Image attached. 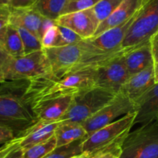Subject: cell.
<instances>
[{"mask_svg":"<svg viewBox=\"0 0 158 158\" xmlns=\"http://www.w3.org/2000/svg\"><path fill=\"white\" fill-rule=\"evenodd\" d=\"M94 71L69 72L61 76H47L29 80L25 97L31 108L43 102L59 98L71 97L95 87Z\"/></svg>","mask_w":158,"mask_h":158,"instance_id":"obj_1","label":"cell"},{"mask_svg":"<svg viewBox=\"0 0 158 158\" xmlns=\"http://www.w3.org/2000/svg\"><path fill=\"white\" fill-rule=\"evenodd\" d=\"M43 49L50 65L51 74L54 76L97 69L123 51L122 48L114 52H104L87 40H82L77 44Z\"/></svg>","mask_w":158,"mask_h":158,"instance_id":"obj_2","label":"cell"},{"mask_svg":"<svg viewBox=\"0 0 158 158\" xmlns=\"http://www.w3.org/2000/svg\"><path fill=\"white\" fill-rule=\"evenodd\" d=\"M29 80L0 83V126L10 130L16 137L38 122L25 97Z\"/></svg>","mask_w":158,"mask_h":158,"instance_id":"obj_3","label":"cell"},{"mask_svg":"<svg viewBox=\"0 0 158 158\" xmlns=\"http://www.w3.org/2000/svg\"><path fill=\"white\" fill-rule=\"evenodd\" d=\"M120 158H158V121L140 125L130 132L122 144Z\"/></svg>","mask_w":158,"mask_h":158,"instance_id":"obj_4","label":"cell"},{"mask_svg":"<svg viewBox=\"0 0 158 158\" xmlns=\"http://www.w3.org/2000/svg\"><path fill=\"white\" fill-rule=\"evenodd\" d=\"M116 94L94 87L73 98L69 109L60 122L82 123L109 103Z\"/></svg>","mask_w":158,"mask_h":158,"instance_id":"obj_5","label":"cell"},{"mask_svg":"<svg viewBox=\"0 0 158 158\" xmlns=\"http://www.w3.org/2000/svg\"><path fill=\"white\" fill-rule=\"evenodd\" d=\"M136 116V112L127 114L86 137L82 145L83 154H86L89 158L95 153L125 138L135 124Z\"/></svg>","mask_w":158,"mask_h":158,"instance_id":"obj_6","label":"cell"},{"mask_svg":"<svg viewBox=\"0 0 158 158\" xmlns=\"http://www.w3.org/2000/svg\"><path fill=\"white\" fill-rule=\"evenodd\" d=\"M158 32V0H141V6L122 43L123 49L150 41Z\"/></svg>","mask_w":158,"mask_h":158,"instance_id":"obj_7","label":"cell"},{"mask_svg":"<svg viewBox=\"0 0 158 158\" xmlns=\"http://www.w3.org/2000/svg\"><path fill=\"white\" fill-rule=\"evenodd\" d=\"M52 73L43 49L19 57H12L6 73V81L31 80Z\"/></svg>","mask_w":158,"mask_h":158,"instance_id":"obj_8","label":"cell"},{"mask_svg":"<svg viewBox=\"0 0 158 158\" xmlns=\"http://www.w3.org/2000/svg\"><path fill=\"white\" fill-rule=\"evenodd\" d=\"M134 112H136L134 103L121 93H118L109 103L85 120L82 125L89 136L97 130Z\"/></svg>","mask_w":158,"mask_h":158,"instance_id":"obj_9","label":"cell"},{"mask_svg":"<svg viewBox=\"0 0 158 158\" xmlns=\"http://www.w3.org/2000/svg\"><path fill=\"white\" fill-rule=\"evenodd\" d=\"M117 55L94 71L95 86L106 89L114 94L120 89L131 75L123 60V52Z\"/></svg>","mask_w":158,"mask_h":158,"instance_id":"obj_10","label":"cell"},{"mask_svg":"<svg viewBox=\"0 0 158 158\" xmlns=\"http://www.w3.org/2000/svg\"><path fill=\"white\" fill-rule=\"evenodd\" d=\"M56 23L71 29L83 40L93 38L100 24L93 8L60 15Z\"/></svg>","mask_w":158,"mask_h":158,"instance_id":"obj_11","label":"cell"},{"mask_svg":"<svg viewBox=\"0 0 158 158\" xmlns=\"http://www.w3.org/2000/svg\"><path fill=\"white\" fill-rule=\"evenodd\" d=\"M155 84L154 67L151 65L147 69L131 75L125 82L119 93H121L127 97L135 106L139 100Z\"/></svg>","mask_w":158,"mask_h":158,"instance_id":"obj_12","label":"cell"},{"mask_svg":"<svg viewBox=\"0 0 158 158\" xmlns=\"http://www.w3.org/2000/svg\"><path fill=\"white\" fill-rule=\"evenodd\" d=\"M139 10L131 19L125 23L106 31L100 35L89 39L87 40L90 44L104 52H114L121 49L122 43L127 34L130 27L137 17Z\"/></svg>","mask_w":158,"mask_h":158,"instance_id":"obj_13","label":"cell"},{"mask_svg":"<svg viewBox=\"0 0 158 158\" xmlns=\"http://www.w3.org/2000/svg\"><path fill=\"white\" fill-rule=\"evenodd\" d=\"M124 49L123 60L131 76L153 65L150 41Z\"/></svg>","mask_w":158,"mask_h":158,"instance_id":"obj_14","label":"cell"},{"mask_svg":"<svg viewBox=\"0 0 158 158\" xmlns=\"http://www.w3.org/2000/svg\"><path fill=\"white\" fill-rule=\"evenodd\" d=\"M73 98L65 97L48 100L32 106V110L38 121L60 122L69 109Z\"/></svg>","mask_w":158,"mask_h":158,"instance_id":"obj_15","label":"cell"},{"mask_svg":"<svg viewBox=\"0 0 158 158\" xmlns=\"http://www.w3.org/2000/svg\"><path fill=\"white\" fill-rule=\"evenodd\" d=\"M44 17L34 7H9V24L27 29L40 39V29Z\"/></svg>","mask_w":158,"mask_h":158,"instance_id":"obj_16","label":"cell"},{"mask_svg":"<svg viewBox=\"0 0 158 158\" xmlns=\"http://www.w3.org/2000/svg\"><path fill=\"white\" fill-rule=\"evenodd\" d=\"M141 6V0H123L120 6L99 26L94 37L116 27L132 18Z\"/></svg>","mask_w":158,"mask_h":158,"instance_id":"obj_17","label":"cell"},{"mask_svg":"<svg viewBox=\"0 0 158 158\" xmlns=\"http://www.w3.org/2000/svg\"><path fill=\"white\" fill-rule=\"evenodd\" d=\"M135 109V124L142 125L156 120L158 114V83L139 100Z\"/></svg>","mask_w":158,"mask_h":158,"instance_id":"obj_18","label":"cell"},{"mask_svg":"<svg viewBox=\"0 0 158 158\" xmlns=\"http://www.w3.org/2000/svg\"><path fill=\"white\" fill-rule=\"evenodd\" d=\"M58 124L59 122L49 123L38 121L28 131L19 135L22 137L20 147L23 150H26L34 145L49 140L55 134Z\"/></svg>","mask_w":158,"mask_h":158,"instance_id":"obj_19","label":"cell"},{"mask_svg":"<svg viewBox=\"0 0 158 158\" xmlns=\"http://www.w3.org/2000/svg\"><path fill=\"white\" fill-rule=\"evenodd\" d=\"M57 147L64 146L76 140L86 138L88 136L86 130L80 123L73 122H59L55 131Z\"/></svg>","mask_w":158,"mask_h":158,"instance_id":"obj_20","label":"cell"},{"mask_svg":"<svg viewBox=\"0 0 158 158\" xmlns=\"http://www.w3.org/2000/svg\"><path fill=\"white\" fill-rule=\"evenodd\" d=\"M67 0H37L33 7L45 18L56 20L62 15Z\"/></svg>","mask_w":158,"mask_h":158,"instance_id":"obj_21","label":"cell"},{"mask_svg":"<svg viewBox=\"0 0 158 158\" xmlns=\"http://www.w3.org/2000/svg\"><path fill=\"white\" fill-rule=\"evenodd\" d=\"M4 49L12 57H19L25 55L24 46L19 32L15 26L10 24L7 29Z\"/></svg>","mask_w":158,"mask_h":158,"instance_id":"obj_22","label":"cell"},{"mask_svg":"<svg viewBox=\"0 0 158 158\" xmlns=\"http://www.w3.org/2000/svg\"><path fill=\"white\" fill-rule=\"evenodd\" d=\"M57 147L55 135L49 140L35 144L26 150H23V158H45Z\"/></svg>","mask_w":158,"mask_h":158,"instance_id":"obj_23","label":"cell"},{"mask_svg":"<svg viewBox=\"0 0 158 158\" xmlns=\"http://www.w3.org/2000/svg\"><path fill=\"white\" fill-rule=\"evenodd\" d=\"M85 138L61 147H56L45 158H72L83 154L82 145Z\"/></svg>","mask_w":158,"mask_h":158,"instance_id":"obj_24","label":"cell"},{"mask_svg":"<svg viewBox=\"0 0 158 158\" xmlns=\"http://www.w3.org/2000/svg\"><path fill=\"white\" fill-rule=\"evenodd\" d=\"M123 2V0H100L93 8L100 23L106 19Z\"/></svg>","mask_w":158,"mask_h":158,"instance_id":"obj_25","label":"cell"},{"mask_svg":"<svg viewBox=\"0 0 158 158\" xmlns=\"http://www.w3.org/2000/svg\"><path fill=\"white\" fill-rule=\"evenodd\" d=\"M21 35L23 40V46H24L25 55L32 53L43 49L41 41L38 37L35 36L34 34L28 31L27 29L21 27H16Z\"/></svg>","mask_w":158,"mask_h":158,"instance_id":"obj_26","label":"cell"},{"mask_svg":"<svg viewBox=\"0 0 158 158\" xmlns=\"http://www.w3.org/2000/svg\"><path fill=\"white\" fill-rule=\"evenodd\" d=\"M100 1V0H67L62 15L92 9Z\"/></svg>","mask_w":158,"mask_h":158,"instance_id":"obj_27","label":"cell"},{"mask_svg":"<svg viewBox=\"0 0 158 158\" xmlns=\"http://www.w3.org/2000/svg\"><path fill=\"white\" fill-rule=\"evenodd\" d=\"M60 41L61 38H60L58 26L55 24L45 32L41 40V43L43 48L60 47Z\"/></svg>","mask_w":158,"mask_h":158,"instance_id":"obj_28","label":"cell"},{"mask_svg":"<svg viewBox=\"0 0 158 158\" xmlns=\"http://www.w3.org/2000/svg\"><path fill=\"white\" fill-rule=\"evenodd\" d=\"M125 138L115 142L106 147L104 149L98 151L89 158H120L122 152V144Z\"/></svg>","mask_w":158,"mask_h":158,"instance_id":"obj_29","label":"cell"},{"mask_svg":"<svg viewBox=\"0 0 158 158\" xmlns=\"http://www.w3.org/2000/svg\"><path fill=\"white\" fill-rule=\"evenodd\" d=\"M58 29L59 32H60V38H61L60 46L77 44V43H80V41L83 40L78 34H77L75 32L68 29V28L58 26Z\"/></svg>","mask_w":158,"mask_h":158,"instance_id":"obj_30","label":"cell"},{"mask_svg":"<svg viewBox=\"0 0 158 158\" xmlns=\"http://www.w3.org/2000/svg\"><path fill=\"white\" fill-rule=\"evenodd\" d=\"M9 7L0 5V45L4 48L7 29L9 26Z\"/></svg>","mask_w":158,"mask_h":158,"instance_id":"obj_31","label":"cell"},{"mask_svg":"<svg viewBox=\"0 0 158 158\" xmlns=\"http://www.w3.org/2000/svg\"><path fill=\"white\" fill-rule=\"evenodd\" d=\"M151 47V53L153 59V67L156 83H158V32L154 34L150 40Z\"/></svg>","mask_w":158,"mask_h":158,"instance_id":"obj_32","label":"cell"},{"mask_svg":"<svg viewBox=\"0 0 158 158\" xmlns=\"http://www.w3.org/2000/svg\"><path fill=\"white\" fill-rule=\"evenodd\" d=\"M12 56L0 45V83L6 81V73Z\"/></svg>","mask_w":158,"mask_h":158,"instance_id":"obj_33","label":"cell"},{"mask_svg":"<svg viewBox=\"0 0 158 158\" xmlns=\"http://www.w3.org/2000/svg\"><path fill=\"white\" fill-rule=\"evenodd\" d=\"M22 137L21 136H19V137H16L12 140H11V141L3 144L0 148V158H4L11 151H12L15 148L19 146Z\"/></svg>","mask_w":158,"mask_h":158,"instance_id":"obj_34","label":"cell"},{"mask_svg":"<svg viewBox=\"0 0 158 158\" xmlns=\"http://www.w3.org/2000/svg\"><path fill=\"white\" fill-rule=\"evenodd\" d=\"M16 136L10 130L0 126V145L5 144L15 139Z\"/></svg>","mask_w":158,"mask_h":158,"instance_id":"obj_35","label":"cell"},{"mask_svg":"<svg viewBox=\"0 0 158 158\" xmlns=\"http://www.w3.org/2000/svg\"><path fill=\"white\" fill-rule=\"evenodd\" d=\"M37 0H12L10 7L29 8L33 7Z\"/></svg>","mask_w":158,"mask_h":158,"instance_id":"obj_36","label":"cell"},{"mask_svg":"<svg viewBox=\"0 0 158 158\" xmlns=\"http://www.w3.org/2000/svg\"><path fill=\"white\" fill-rule=\"evenodd\" d=\"M23 152H24V151L19 145L15 149L11 151L4 158H23Z\"/></svg>","mask_w":158,"mask_h":158,"instance_id":"obj_37","label":"cell"},{"mask_svg":"<svg viewBox=\"0 0 158 158\" xmlns=\"http://www.w3.org/2000/svg\"><path fill=\"white\" fill-rule=\"evenodd\" d=\"M12 0H0V5L10 7L11 4H12Z\"/></svg>","mask_w":158,"mask_h":158,"instance_id":"obj_38","label":"cell"},{"mask_svg":"<svg viewBox=\"0 0 158 158\" xmlns=\"http://www.w3.org/2000/svg\"><path fill=\"white\" fill-rule=\"evenodd\" d=\"M72 158H88V156L85 154H80V155L76 156V157H73Z\"/></svg>","mask_w":158,"mask_h":158,"instance_id":"obj_39","label":"cell"},{"mask_svg":"<svg viewBox=\"0 0 158 158\" xmlns=\"http://www.w3.org/2000/svg\"><path fill=\"white\" fill-rule=\"evenodd\" d=\"M156 120H157V121H158V114H157V117H156Z\"/></svg>","mask_w":158,"mask_h":158,"instance_id":"obj_40","label":"cell"}]
</instances>
